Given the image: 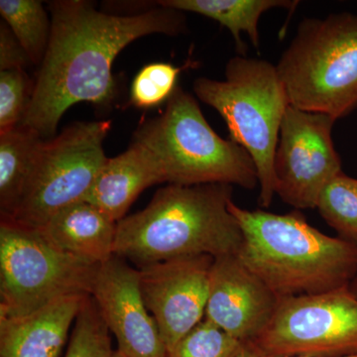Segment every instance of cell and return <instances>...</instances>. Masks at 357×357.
<instances>
[{
    "label": "cell",
    "mask_w": 357,
    "mask_h": 357,
    "mask_svg": "<svg viewBox=\"0 0 357 357\" xmlns=\"http://www.w3.org/2000/svg\"><path fill=\"white\" fill-rule=\"evenodd\" d=\"M110 126L109 121L76 122L44 140L11 220L39 229L59 211L83 202L107 162L103 141Z\"/></svg>",
    "instance_id": "cell-8"
},
{
    "label": "cell",
    "mask_w": 357,
    "mask_h": 357,
    "mask_svg": "<svg viewBox=\"0 0 357 357\" xmlns=\"http://www.w3.org/2000/svg\"><path fill=\"white\" fill-rule=\"evenodd\" d=\"M116 225L93 204L79 202L59 211L39 229L68 255L100 265L114 255Z\"/></svg>",
    "instance_id": "cell-16"
},
{
    "label": "cell",
    "mask_w": 357,
    "mask_h": 357,
    "mask_svg": "<svg viewBox=\"0 0 357 357\" xmlns=\"http://www.w3.org/2000/svg\"><path fill=\"white\" fill-rule=\"evenodd\" d=\"M349 289H351L352 294H354V295L357 298V275L354 277L351 285H349Z\"/></svg>",
    "instance_id": "cell-28"
},
{
    "label": "cell",
    "mask_w": 357,
    "mask_h": 357,
    "mask_svg": "<svg viewBox=\"0 0 357 357\" xmlns=\"http://www.w3.org/2000/svg\"><path fill=\"white\" fill-rule=\"evenodd\" d=\"M33 91L34 84L24 70H0V132L20 126Z\"/></svg>",
    "instance_id": "cell-24"
},
{
    "label": "cell",
    "mask_w": 357,
    "mask_h": 357,
    "mask_svg": "<svg viewBox=\"0 0 357 357\" xmlns=\"http://www.w3.org/2000/svg\"><path fill=\"white\" fill-rule=\"evenodd\" d=\"M89 296L61 298L23 318H0V357H61Z\"/></svg>",
    "instance_id": "cell-14"
},
{
    "label": "cell",
    "mask_w": 357,
    "mask_h": 357,
    "mask_svg": "<svg viewBox=\"0 0 357 357\" xmlns=\"http://www.w3.org/2000/svg\"><path fill=\"white\" fill-rule=\"evenodd\" d=\"M132 142L153 157L164 183L227 184L253 190L257 170L250 155L211 128L198 100L177 86L163 114L141 123Z\"/></svg>",
    "instance_id": "cell-4"
},
{
    "label": "cell",
    "mask_w": 357,
    "mask_h": 357,
    "mask_svg": "<svg viewBox=\"0 0 357 357\" xmlns=\"http://www.w3.org/2000/svg\"><path fill=\"white\" fill-rule=\"evenodd\" d=\"M45 139L27 126L0 132V213L13 218L24 195L33 163Z\"/></svg>",
    "instance_id": "cell-18"
},
{
    "label": "cell",
    "mask_w": 357,
    "mask_h": 357,
    "mask_svg": "<svg viewBox=\"0 0 357 357\" xmlns=\"http://www.w3.org/2000/svg\"><path fill=\"white\" fill-rule=\"evenodd\" d=\"M317 208L340 238L357 245V178L338 174L319 195Z\"/></svg>",
    "instance_id": "cell-20"
},
{
    "label": "cell",
    "mask_w": 357,
    "mask_h": 357,
    "mask_svg": "<svg viewBox=\"0 0 357 357\" xmlns=\"http://www.w3.org/2000/svg\"><path fill=\"white\" fill-rule=\"evenodd\" d=\"M162 183L163 177L153 157L132 142L123 153L107 158L83 202L93 204L119 222L141 192Z\"/></svg>",
    "instance_id": "cell-15"
},
{
    "label": "cell",
    "mask_w": 357,
    "mask_h": 357,
    "mask_svg": "<svg viewBox=\"0 0 357 357\" xmlns=\"http://www.w3.org/2000/svg\"><path fill=\"white\" fill-rule=\"evenodd\" d=\"M158 6L115 15L98 10L86 0L50 2L48 48L21 126L48 140L55 137L59 122L72 105H110L116 93L112 64L128 45L150 34L178 36L187 32L184 13Z\"/></svg>",
    "instance_id": "cell-1"
},
{
    "label": "cell",
    "mask_w": 357,
    "mask_h": 357,
    "mask_svg": "<svg viewBox=\"0 0 357 357\" xmlns=\"http://www.w3.org/2000/svg\"><path fill=\"white\" fill-rule=\"evenodd\" d=\"M335 119L289 105L274 158L276 195L296 210L317 208L326 185L342 173L333 144Z\"/></svg>",
    "instance_id": "cell-10"
},
{
    "label": "cell",
    "mask_w": 357,
    "mask_h": 357,
    "mask_svg": "<svg viewBox=\"0 0 357 357\" xmlns=\"http://www.w3.org/2000/svg\"><path fill=\"white\" fill-rule=\"evenodd\" d=\"M213 260L187 256L138 268L143 300L167 351L204 319Z\"/></svg>",
    "instance_id": "cell-11"
},
{
    "label": "cell",
    "mask_w": 357,
    "mask_h": 357,
    "mask_svg": "<svg viewBox=\"0 0 357 357\" xmlns=\"http://www.w3.org/2000/svg\"><path fill=\"white\" fill-rule=\"evenodd\" d=\"M234 185L169 184L117 222L114 255L137 268L187 256L237 255L243 231L229 211Z\"/></svg>",
    "instance_id": "cell-2"
},
{
    "label": "cell",
    "mask_w": 357,
    "mask_h": 357,
    "mask_svg": "<svg viewBox=\"0 0 357 357\" xmlns=\"http://www.w3.org/2000/svg\"><path fill=\"white\" fill-rule=\"evenodd\" d=\"M32 63L22 45L4 21L0 24V70H24Z\"/></svg>",
    "instance_id": "cell-25"
},
{
    "label": "cell",
    "mask_w": 357,
    "mask_h": 357,
    "mask_svg": "<svg viewBox=\"0 0 357 357\" xmlns=\"http://www.w3.org/2000/svg\"><path fill=\"white\" fill-rule=\"evenodd\" d=\"M93 297L77 314L65 357H105L112 351V335Z\"/></svg>",
    "instance_id": "cell-21"
},
{
    "label": "cell",
    "mask_w": 357,
    "mask_h": 357,
    "mask_svg": "<svg viewBox=\"0 0 357 357\" xmlns=\"http://www.w3.org/2000/svg\"><path fill=\"white\" fill-rule=\"evenodd\" d=\"M105 357H126L121 354L117 349H112V351L107 352Z\"/></svg>",
    "instance_id": "cell-27"
},
{
    "label": "cell",
    "mask_w": 357,
    "mask_h": 357,
    "mask_svg": "<svg viewBox=\"0 0 357 357\" xmlns=\"http://www.w3.org/2000/svg\"><path fill=\"white\" fill-rule=\"evenodd\" d=\"M289 102L335 121L357 109V14L305 18L276 65Z\"/></svg>",
    "instance_id": "cell-6"
},
{
    "label": "cell",
    "mask_w": 357,
    "mask_h": 357,
    "mask_svg": "<svg viewBox=\"0 0 357 357\" xmlns=\"http://www.w3.org/2000/svg\"><path fill=\"white\" fill-rule=\"evenodd\" d=\"M245 345L265 356H357V298L349 286L279 298L264 332Z\"/></svg>",
    "instance_id": "cell-9"
},
{
    "label": "cell",
    "mask_w": 357,
    "mask_h": 357,
    "mask_svg": "<svg viewBox=\"0 0 357 357\" xmlns=\"http://www.w3.org/2000/svg\"><path fill=\"white\" fill-rule=\"evenodd\" d=\"M91 297L124 356L167 357L158 326L143 300L138 268L112 256L100 265Z\"/></svg>",
    "instance_id": "cell-12"
},
{
    "label": "cell",
    "mask_w": 357,
    "mask_h": 357,
    "mask_svg": "<svg viewBox=\"0 0 357 357\" xmlns=\"http://www.w3.org/2000/svg\"><path fill=\"white\" fill-rule=\"evenodd\" d=\"M241 231V261L279 298L349 287L357 275V245L309 225L300 211L277 215L231 202Z\"/></svg>",
    "instance_id": "cell-3"
},
{
    "label": "cell",
    "mask_w": 357,
    "mask_h": 357,
    "mask_svg": "<svg viewBox=\"0 0 357 357\" xmlns=\"http://www.w3.org/2000/svg\"><path fill=\"white\" fill-rule=\"evenodd\" d=\"M278 302V296L238 256L215 258L204 318L248 344L264 332Z\"/></svg>",
    "instance_id": "cell-13"
},
{
    "label": "cell",
    "mask_w": 357,
    "mask_h": 357,
    "mask_svg": "<svg viewBox=\"0 0 357 357\" xmlns=\"http://www.w3.org/2000/svg\"><path fill=\"white\" fill-rule=\"evenodd\" d=\"M237 357H305V356H265V354H259V352H256L252 351V349H249V347H246L244 344V347L243 351H241L239 356ZM357 357V356H354Z\"/></svg>",
    "instance_id": "cell-26"
},
{
    "label": "cell",
    "mask_w": 357,
    "mask_h": 357,
    "mask_svg": "<svg viewBox=\"0 0 357 357\" xmlns=\"http://www.w3.org/2000/svg\"><path fill=\"white\" fill-rule=\"evenodd\" d=\"M243 342L204 318L167 354V357H237Z\"/></svg>",
    "instance_id": "cell-22"
},
{
    "label": "cell",
    "mask_w": 357,
    "mask_h": 357,
    "mask_svg": "<svg viewBox=\"0 0 357 357\" xmlns=\"http://www.w3.org/2000/svg\"><path fill=\"white\" fill-rule=\"evenodd\" d=\"M183 69L167 63L145 66L131 84V103L138 109H148L168 102L178 86L176 84Z\"/></svg>",
    "instance_id": "cell-23"
},
{
    "label": "cell",
    "mask_w": 357,
    "mask_h": 357,
    "mask_svg": "<svg viewBox=\"0 0 357 357\" xmlns=\"http://www.w3.org/2000/svg\"><path fill=\"white\" fill-rule=\"evenodd\" d=\"M158 6L206 16L225 26L231 33L237 53L246 56V46L241 33L248 35L255 49L260 48V18L268 10L285 8L295 10L298 1L293 0H162Z\"/></svg>",
    "instance_id": "cell-17"
},
{
    "label": "cell",
    "mask_w": 357,
    "mask_h": 357,
    "mask_svg": "<svg viewBox=\"0 0 357 357\" xmlns=\"http://www.w3.org/2000/svg\"><path fill=\"white\" fill-rule=\"evenodd\" d=\"M0 14L32 64L41 65L51 33V20L43 3L39 0H0Z\"/></svg>",
    "instance_id": "cell-19"
},
{
    "label": "cell",
    "mask_w": 357,
    "mask_h": 357,
    "mask_svg": "<svg viewBox=\"0 0 357 357\" xmlns=\"http://www.w3.org/2000/svg\"><path fill=\"white\" fill-rule=\"evenodd\" d=\"M225 79L199 77L195 95L222 115L229 139L243 146L255 161L262 208L275 195L274 158L284 115L290 102L276 66L263 59L237 55L230 59Z\"/></svg>",
    "instance_id": "cell-5"
},
{
    "label": "cell",
    "mask_w": 357,
    "mask_h": 357,
    "mask_svg": "<svg viewBox=\"0 0 357 357\" xmlns=\"http://www.w3.org/2000/svg\"><path fill=\"white\" fill-rule=\"evenodd\" d=\"M100 265L68 255L36 227L1 218L0 318H23L68 296H91Z\"/></svg>",
    "instance_id": "cell-7"
}]
</instances>
